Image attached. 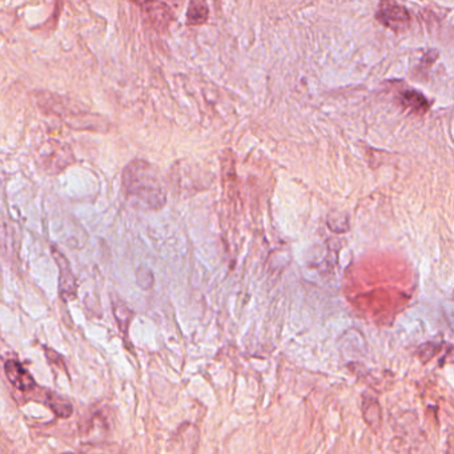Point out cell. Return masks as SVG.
Instances as JSON below:
<instances>
[{"label":"cell","instance_id":"1","mask_svg":"<svg viewBox=\"0 0 454 454\" xmlns=\"http://www.w3.org/2000/svg\"><path fill=\"white\" fill-rule=\"evenodd\" d=\"M123 191L140 209L158 211L167 201V191L159 170L146 160L131 161L123 171Z\"/></svg>","mask_w":454,"mask_h":454},{"label":"cell","instance_id":"2","mask_svg":"<svg viewBox=\"0 0 454 454\" xmlns=\"http://www.w3.org/2000/svg\"><path fill=\"white\" fill-rule=\"evenodd\" d=\"M376 18L381 25L393 31H402L411 23V15L408 10L394 1H383L378 6Z\"/></svg>","mask_w":454,"mask_h":454},{"label":"cell","instance_id":"3","mask_svg":"<svg viewBox=\"0 0 454 454\" xmlns=\"http://www.w3.org/2000/svg\"><path fill=\"white\" fill-rule=\"evenodd\" d=\"M146 20L156 29H167L172 20V10L165 3L149 1V3H139Z\"/></svg>","mask_w":454,"mask_h":454},{"label":"cell","instance_id":"4","mask_svg":"<svg viewBox=\"0 0 454 454\" xmlns=\"http://www.w3.org/2000/svg\"><path fill=\"white\" fill-rule=\"evenodd\" d=\"M4 372L8 381L22 392H29L36 387L35 380L18 361L8 360L4 364Z\"/></svg>","mask_w":454,"mask_h":454},{"label":"cell","instance_id":"5","mask_svg":"<svg viewBox=\"0 0 454 454\" xmlns=\"http://www.w3.org/2000/svg\"><path fill=\"white\" fill-rule=\"evenodd\" d=\"M55 259L56 263L60 269V294L63 300H72L76 296V284H75V277L71 272V268L68 264L67 259L63 254H59L55 251Z\"/></svg>","mask_w":454,"mask_h":454},{"label":"cell","instance_id":"6","mask_svg":"<svg viewBox=\"0 0 454 454\" xmlns=\"http://www.w3.org/2000/svg\"><path fill=\"white\" fill-rule=\"evenodd\" d=\"M208 15H209V10H208L207 3L200 1V0H193L188 6V25H192V26L202 25L207 22Z\"/></svg>","mask_w":454,"mask_h":454},{"label":"cell","instance_id":"7","mask_svg":"<svg viewBox=\"0 0 454 454\" xmlns=\"http://www.w3.org/2000/svg\"><path fill=\"white\" fill-rule=\"evenodd\" d=\"M402 96V103L404 106L413 109V111H417V112H425L429 108V103L427 102V99L418 92L415 91H406L404 94L401 95Z\"/></svg>","mask_w":454,"mask_h":454},{"label":"cell","instance_id":"8","mask_svg":"<svg viewBox=\"0 0 454 454\" xmlns=\"http://www.w3.org/2000/svg\"><path fill=\"white\" fill-rule=\"evenodd\" d=\"M48 404L54 409L55 413L60 417H68L69 414L72 413V408H71L69 402L60 399V397H56L55 394L51 400H48Z\"/></svg>","mask_w":454,"mask_h":454},{"label":"cell","instance_id":"9","mask_svg":"<svg viewBox=\"0 0 454 454\" xmlns=\"http://www.w3.org/2000/svg\"><path fill=\"white\" fill-rule=\"evenodd\" d=\"M66 454H72V453H66Z\"/></svg>","mask_w":454,"mask_h":454}]
</instances>
